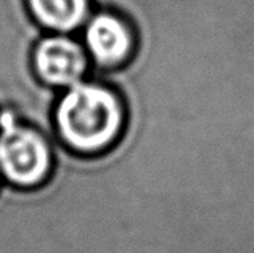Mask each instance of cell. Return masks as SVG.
Here are the masks:
<instances>
[{"instance_id": "5b68a950", "label": "cell", "mask_w": 254, "mask_h": 253, "mask_svg": "<svg viewBox=\"0 0 254 253\" xmlns=\"http://www.w3.org/2000/svg\"><path fill=\"white\" fill-rule=\"evenodd\" d=\"M32 19L52 31L69 32L89 15V0H26Z\"/></svg>"}, {"instance_id": "7a4b0ae2", "label": "cell", "mask_w": 254, "mask_h": 253, "mask_svg": "<svg viewBox=\"0 0 254 253\" xmlns=\"http://www.w3.org/2000/svg\"><path fill=\"white\" fill-rule=\"evenodd\" d=\"M52 169V152L37 129L19 123L11 110H0V174L18 189L45 184Z\"/></svg>"}, {"instance_id": "6da1fadb", "label": "cell", "mask_w": 254, "mask_h": 253, "mask_svg": "<svg viewBox=\"0 0 254 253\" xmlns=\"http://www.w3.org/2000/svg\"><path fill=\"white\" fill-rule=\"evenodd\" d=\"M55 121L66 147L82 155H100L124 131L126 110L111 87L79 83L58 100Z\"/></svg>"}, {"instance_id": "277c9868", "label": "cell", "mask_w": 254, "mask_h": 253, "mask_svg": "<svg viewBox=\"0 0 254 253\" xmlns=\"http://www.w3.org/2000/svg\"><path fill=\"white\" fill-rule=\"evenodd\" d=\"M85 45L98 66L113 70L135 52L132 26L111 11H100L85 26Z\"/></svg>"}, {"instance_id": "3957f363", "label": "cell", "mask_w": 254, "mask_h": 253, "mask_svg": "<svg viewBox=\"0 0 254 253\" xmlns=\"http://www.w3.org/2000/svg\"><path fill=\"white\" fill-rule=\"evenodd\" d=\"M32 68L47 85L71 87L87 71V55L76 41L66 36H49L32 49Z\"/></svg>"}, {"instance_id": "8992f818", "label": "cell", "mask_w": 254, "mask_h": 253, "mask_svg": "<svg viewBox=\"0 0 254 253\" xmlns=\"http://www.w3.org/2000/svg\"><path fill=\"white\" fill-rule=\"evenodd\" d=\"M0 185H2V176H0Z\"/></svg>"}]
</instances>
